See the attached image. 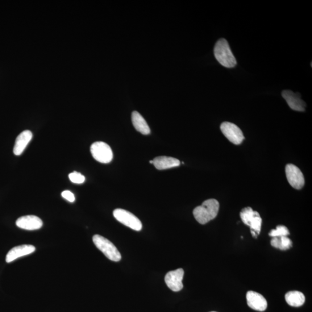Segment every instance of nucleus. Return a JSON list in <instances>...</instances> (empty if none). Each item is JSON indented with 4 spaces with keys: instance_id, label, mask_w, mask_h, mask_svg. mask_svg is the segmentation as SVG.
<instances>
[{
    "instance_id": "obj_1",
    "label": "nucleus",
    "mask_w": 312,
    "mask_h": 312,
    "mask_svg": "<svg viewBox=\"0 0 312 312\" xmlns=\"http://www.w3.org/2000/svg\"><path fill=\"white\" fill-rule=\"evenodd\" d=\"M219 206V203L216 199H207L201 205L195 208L193 211L194 218L199 223L205 224L217 216Z\"/></svg>"
},
{
    "instance_id": "obj_2",
    "label": "nucleus",
    "mask_w": 312,
    "mask_h": 312,
    "mask_svg": "<svg viewBox=\"0 0 312 312\" xmlns=\"http://www.w3.org/2000/svg\"><path fill=\"white\" fill-rule=\"evenodd\" d=\"M214 54L216 60L225 67L233 68L236 65L235 57L233 55L226 40L221 39L216 43Z\"/></svg>"
},
{
    "instance_id": "obj_3",
    "label": "nucleus",
    "mask_w": 312,
    "mask_h": 312,
    "mask_svg": "<svg viewBox=\"0 0 312 312\" xmlns=\"http://www.w3.org/2000/svg\"><path fill=\"white\" fill-rule=\"evenodd\" d=\"M240 216L243 223L251 228L254 238H257L260 234L261 228L262 219L260 214L253 211L252 207H247L241 211Z\"/></svg>"
},
{
    "instance_id": "obj_4",
    "label": "nucleus",
    "mask_w": 312,
    "mask_h": 312,
    "mask_svg": "<svg viewBox=\"0 0 312 312\" xmlns=\"http://www.w3.org/2000/svg\"><path fill=\"white\" fill-rule=\"evenodd\" d=\"M93 241L99 251L103 253L108 259L111 261L118 262L122 259L118 249L111 241L99 235H95L93 237Z\"/></svg>"
},
{
    "instance_id": "obj_5",
    "label": "nucleus",
    "mask_w": 312,
    "mask_h": 312,
    "mask_svg": "<svg viewBox=\"0 0 312 312\" xmlns=\"http://www.w3.org/2000/svg\"><path fill=\"white\" fill-rule=\"evenodd\" d=\"M90 151L94 159L103 164L110 163L113 159V152L109 145L98 141L91 145Z\"/></svg>"
},
{
    "instance_id": "obj_6",
    "label": "nucleus",
    "mask_w": 312,
    "mask_h": 312,
    "mask_svg": "<svg viewBox=\"0 0 312 312\" xmlns=\"http://www.w3.org/2000/svg\"><path fill=\"white\" fill-rule=\"evenodd\" d=\"M113 214L115 218L124 226L135 231L142 230V223L131 212L122 209H116L114 211Z\"/></svg>"
},
{
    "instance_id": "obj_7",
    "label": "nucleus",
    "mask_w": 312,
    "mask_h": 312,
    "mask_svg": "<svg viewBox=\"0 0 312 312\" xmlns=\"http://www.w3.org/2000/svg\"><path fill=\"white\" fill-rule=\"evenodd\" d=\"M220 129L224 135L232 144L240 145L245 139L242 130L234 123L223 122Z\"/></svg>"
},
{
    "instance_id": "obj_8",
    "label": "nucleus",
    "mask_w": 312,
    "mask_h": 312,
    "mask_svg": "<svg viewBox=\"0 0 312 312\" xmlns=\"http://www.w3.org/2000/svg\"><path fill=\"white\" fill-rule=\"evenodd\" d=\"M285 170L290 185L295 189H301L305 185V178L301 170L292 164L286 165Z\"/></svg>"
},
{
    "instance_id": "obj_9",
    "label": "nucleus",
    "mask_w": 312,
    "mask_h": 312,
    "mask_svg": "<svg viewBox=\"0 0 312 312\" xmlns=\"http://www.w3.org/2000/svg\"><path fill=\"white\" fill-rule=\"evenodd\" d=\"M184 273V270L182 268L172 270L166 273L165 282L168 288L175 292L181 291L184 288L182 281Z\"/></svg>"
},
{
    "instance_id": "obj_10",
    "label": "nucleus",
    "mask_w": 312,
    "mask_h": 312,
    "mask_svg": "<svg viewBox=\"0 0 312 312\" xmlns=\"http://www.w3.org/2000/svg\"><path fill=\"white\" fill-rule=\"evenodd\" d=\"M282 94L291 110L299 112L305 111L306 103L301 98L300 94L294 93L290 90H284Z\"/></svg>"
},
{
    "instance_id": "obj_11",
    "label": "nucleus",
    "mask_w": 312,
    "mask_h": 312,
    "mask_svg": "<svg viewBox=\"0 0 312 312\" xmlns=\"http://www.w3.org/2000/svg\"><path fill=\"white\" fill-rule=\"evenodd\" d=\"M16 226L19 228L26 230H39L43 225L42 220L34 215H27L22 216L16 222Z\"/></svg>"
},
{
    "instance_id": "obj_12",
    "label": "nucleus",
    "mask_w": 312,
    "mask_h": 312,
    "mask_svg": "<svg viewBox=\"0 0 312 312\" xmlns=\"http://www.w3.org/2000/svg\"><path fill=\"white\" fill-rule=\"evenodd\" d=\"M247 299L248 306L254 310L263 311L267 309L268 305L267 300L263 295L255 291H248Z\"/></svg>"
},
{
    "instance_id": "obj_13",
    "label": "nucleus",
    "mask_w": 312,
    "mask_h": 312,
    "mask_svg": "<svg viewBox=\"0 0 312 312\" xmlns=\"http://www.w3.org/2000/svg\"><path fill=\"white\" fill-rule=\"evenodd\" d=\"M36 251V248L31 245H23L10 250L6 256V262L10 263L18 258L30 255Z\"/></svg>"
},
{
    "instance_id": "obj_14",
    "label": "nucleus",
    "mask_w": 312,
    "mask_h": 312,
    "mask_svg": "<svg viewBox=\"0 0 312 312\" xmlns=\"http://www.w3.org/2000/svg\"><path fill=\"white\" fill-rule=\"evenodd\" d=\"M32 138V134L30 131L25 130L21 132L16 139L14 148V155L16 156L22 155Z\"/></svg>"
},
{
    "instance_id": "obj_15",
    "label": "nucleus",
    "mask_w": 312,
    "mask_h": 312,
    "mask_svg": "<svg viewBox=\"0 0 312 312\" xmlns=\"http://www.w3.org/2000/svg\"><path fill=\"white\" fill-rule=\"evenodd\" d=\"M153 164L159 170H163L180 166L181 162L176 158L167 156L157 157L153 160Z\"/></svg>"
},
{
    "instance_id": "obj_16",
    "label": "nucleus",
    "mask_w": 312,
    "mask_h": 312,
    "mask_svg": "<svg viewBox=\"0 0 312 312\" xmlns=\"http://www.w3.org/2000/svg\"><path fill=\"white\" fill-rule=\"evenodd\" d=\"M132 123L136 131L144 135H148L151 133V129L146 120L139 112H133L131 115Z\"/></svg>"
},
{
    "instance_id": "obj_17",
    "label": "nucleus",
    "mask_w": 312,
    "mask_h": 312,
    "mask_svg": "<svg viewBox=\"0 0 312 312\" xmlns=\"http://www.w3.org/2000/svg\"><path fill=\"white\" fill-rule=\"evenodd\" d=\"M285 299L287 303L293 307L301 306L305 301L304 294L298 291H289L286 294Z\"/></svg>"
},
{
    "instance_id": "obj_18",
    "label": "nucleus",
    "mask_w": 312,
    "mask_h": 312,
    "mask_svg": "<svg viewBox=\"0 0 312 312\" xmlns=\"http://www.w3.org/2000/svg\"><path fill=\"white\" fill-rule=\"evenodd\" d=\"M270 244L276 249L286 251L292 247V241L288 236L273 237Z\"/></svg>"
},
{
    "instance_id": "obj_19",
    "label": "nucleus",
    "mask_w": 312,
    "mask_h": 312,
    "mask_svg": "<svg viewBox=\"0 0 312 312\" xmlns=\"http://www.w3.org/2000/svg\"><path fill=\"white\" fill-rule=\"evenodd\" d=\"M290 234L288 228L285 226H278L276 229L272 230L269 233L270 236L273 237H281L288 236Z\"/></svg>"
},
{
    "instance_id": "obj_20",
    "label": "nucleus",
    "mask_w": 312,
    "mask_h": 312,
    "mask_svg": "<svg viewBox=\"0 0 312 312\" xmlns=\"http://www.w3.org/2000/svg\"><path fill=\"white\" fill-rule=\"evenodd\" d=\"M70 180L74 184H82L85 181V177L80 172L74 171L69 174Z\"/></svg>"
},
{
    "instance_id": "obj_21",
    "label": "nucleus",
    "mask_w": 312,
    "mask_h": 312,
    "mask_svg": "<svg viewBox=\"0 0 312 312\" xmlns=\"http://www.w3.org/2000/svg\"><path fill=\"white\" fill-rule=\"evenodd\" d=\"M61 196L70 202H74L76 200L74 194L69 190L62 191Z\"/></svg>"
},
{
    "instance_id": "obj_22",
    "label": "nucleus",
    "mask_w": 312,
    "mask_h": 312,
    "mask_svg": "<svg viewBox=\"0 0 312 312\" xmlns=\"http://www.w3.org/2000/svg\"><path fill=\"white\" fill-rule=\"evenodd\" d=\"M150 163L153 164V160L150 161H149Z\"/></svg>"
},
{
    "instance_id": "obj_23",
    "label": "nucleus",
    "mask_w": 312,
    "mask_h": 312,
    "mask_svg": "<svg viewBox=\"0 0 312 312\" xmlns=\"http://www.w3.org/2000/svg\"><path fill=\"white\" fill-rule=\"evenodd\" d=\"M211 312H216V311H211Z\"/></svg>"
}]
</instances>
